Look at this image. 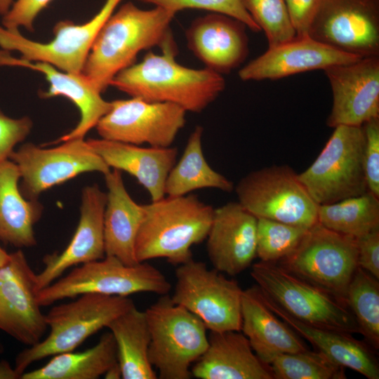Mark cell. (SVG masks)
I'll list each match as a JSON object with an SVG mask.
<instances>
[{
    "mask_svg": "<svg viewBox=\"0 0 379 379\" xmlns=\"http://www.w3.org/2000/svg\"><path fill=\"white\" fill-rule=\"evenodd\" d=\"M175 15L157 6L145 10L124 4L98 33L81 74L102 93L118 73L135 64L140 51L176 46L170 27Z\"/></svg>",
    "mask_w": 379,
    "mask_h": 379,
    "instance_id": "obj_1",
    "label": "cell"
},
{
    "mask_svg": "<svg viewBox=\"0 0 379 379\" xmlns=\"http://www.w3.org/2000/svg\"><path fill=\"white\" fill-rule=\"evenodd\" d=\"M161 52H148L142 61L118 73L110 86L131 97L175 104L194 113L201 112L224 91L222 74L177 62V46Z\"/></svg>",
    "mask_w": 379,
    "mask_h": 379,
    "instance_id": "obj_2",
    "label": "cell"
},
{
    "mask_svg": "<svg viewBox=\"0 0 379 379\" xmlns=\"http://www.w3.org/2000/svg\"><path fill=\"white\" fill-rule=\"evenodd\" d=\"M143 207L135 243L137 261L164 258L173 265L192 258L191 248L206 239L215 209L190 193L164 196Z\"/></svg>",
    "mask_w": 379,
    "mask_h": 379,
    "instance_id": "obj_3",
    "label": "cell"
},
{
    "mask_svg": "<svg viewBox=\"0 0 379 379\" xmlns=\"http://www.w3.org/2000/svg\"><path fill=\"white\" fill-rule=\"evenodd\" d=\"M76 300L54 306L45 314L48 335L20 352L14 369L20 376L34 362L72 352L91 335L135 307L128 296L86 293Z\"/></svg>",
    "mask_w": 379,
    "mask_h": 379,
    "instance_id": "obj_4",
    "label": "cell"
},
{
    "mask_svg": "<svg viewBox=\"0 0 379 379\" xmlns=\"http://www.w3.org/2000/svg\"><path fill=\"white\" fill-rule=\"evenodd\" d=\"M149 359L161 379H189L193 364L207 348L206 327L195 314L162 295L145 311Z\"/></svg>",
    "mask_w": 379,
    "mask_h": 379,
    "instance_id": "obj_5",
    "label": "cell"
},
{
    "mask_svg": "<svg viewBox=\"0 0 379 379\" xmlns=\"http://www.w3.org/2000/svg\"><path fill=\"white\" fill-rule=\"evenodd\" d=\"M171 285L164 274L146 262L128 265L113 256L81 265L36 292L41 307L86 293L128 296L138 293L168 294Z\"/></svg>",
    "mask_w": 379,
    "mask_h": 379,
    "instance_id": "obj_6",
    "label": "cell"
},
{
    "mask_svg": "<svg viewBox=\"0 0 379 379\" xmlns=\"http://www.w3.org/2000/svg\"><path fill=\"white\" fill-rule=\"evenodd\" d=\"M251 276L264 294L298 320L352 335L359 333L354 317L346 304L277 262L255 263Z\"/></svg>",
    "mask_w": 379,
    "mask_h": 379,
    "instance_id": "obj_7",
    "label": "cell"
},
{
    "mask_svg": "<svg viewBox=\"0 0 379 379\" xmlns=\"http://www.w3.org/2000/svg\"><path fill=\"white\" fill-rule=\"evenodd\" d=\"M364 145L362 126H338L314 162L298 174L318 205L368 192L364 165Z\"/></svg>",
    "mask_w": 379,
    "mask_h": 379,
    "instance_id": "obj_8",
    "label": "cell"
},
{
    "mask_svg": "<svg viewBox=\"0 0 379 379\" xmlns=\"http://www.w3.org/2000/svg\"><path fill=\"white\" fill-rule=\"evenodd\" d=\"M277 262L346 304L349 284L359 267L356 238L317 222L307 230L296 248Z\"/></svg>",
    "mask_w": 379,
    "mask_h": 379,
    "instance_id": "obj_9",
    "label": "cell"
},
{
    "mask_svg": "<svg viewBox=\"0 0 379 379\" xmlns=\"http://www.w3.org/2000/svg\"><path fill=\"white\" fill-rule=\"evenodd\" d=\"M238 202L257 218L310 228L317 222L319 205L286 165L252 171L234 187Z\"/></svg>",
    "mask_w": 379,
    "mask_h": 379,
    "instance_id": "obj_10",
    "label": "cell"
},
{
    "mask_svg": "<svg viewBox=\"0 0 379 379\" xmlns=\"http://www.w3.org/2000/svg\"><path fill=\"white\" fill-rule=\"evenodd\" d=\"M172 301L198 317L210 331H241V296L238 283L193 258L179 265Z\"/></svg>",
    "mask_w": 379,
    "mask_h": 379,
    "instance_id": "obj_11",
    "label": "cell"
},
{
    "mask_svg": "<svg viewBox=\"0 0 379 379\" xmlns=\"http://www.w3.org/2000/svg\"><path fill=\"white\" fill-rule=\"evenodd\" d=\"M9 159L17 165L20 192L29 200H38L44 191L81 173L99 172L104 175L111 170L84 139L46 149L26 142L14 149Z\"/></svg>",
    "mask_w": 379,
    "mask_h": 379,
    "instance_id": "obj_12",
    "label": "cell"
},
{
    "mask_svg": "<svg viewBox=\"0 0 379 379\" xmlns=\"http://www.w3.org/2000/svg\"><path fill=\"white\" fill-rule=\"evenodd\" d=\"M121 1L106 0L98 13L84 24L58 22L53 29L54 38L46 43L29 39L18 29L0 25V48L17 51L27 60L44 62L62 71L80 74L98 33Z\"/></svg>",
    "mask_w": 379,
    "mask_h": 379,
    "instance_id": "obj_13",
    "label": "cell"
},
{
    "mask_svg": "<svg viewBox=\"0 0 379 379\" xmlns=\"http://www.w3.org/2000/svg\"><path fill=\"white\" fill-rule=\"evenodd\" d=\"M110 103L109 110L95 127L105 140L168 147L186 124L187 112L175 104L134 97Z\"/></svg>",
    "mask_w": 379,
    "mask_h": 379,
    "instance_id": "obj_14",
    "label": "cell"
},
{
    "mask_svg": "<svg viewBox=\"0 0 379 379\" xmlns=\"http://www.w3.org/2000/svg\"><path fill=\"white\" fill-rule=\"evenodd\" d=\"M308 35L349 54L379 56V0H320Z\"/></svg>",
    "mask_w": 379,
    "mask_h": 379,
    "instance_id": "obj_15",
    "label": "cell"
},
{
    "mask_svg": "<svg viewBox=\"0 0 379 379\" xmlns=\"http://www.w3.org/2000/svg\"><path fill=\"white\" fill-rule=\"evenodd\" d=\"M36 276L21 249L0 270V330L28 347L48 328L36 299Z\"/></svg>",
    "mask_w": 379,
    "mask_h": 379,
    "instance_id": "obj_16",
    "label": "cell"
},
{
    "mask_svg": "<svg viewBox=\"0 0 379 379\" xmlns=\"http://www.w3.org/2000/svg\"><path fill=\"white\" fill-rule=\"evenodd\" d=\"M333 94L326 125L361 126L379 117V56L324 69Z\"/></svg>",
    "mask_w": 379,
    "mask_h": 379,
    "instance_id": "obj_17",
    "label": "cell"
},
{
    "mask_svg": "<svg viewBox=\"0 0 379 379\" xmlns=\"http://www.w3.org/2000/svg\"><path fill=\"white\" fill-rule=\"evenodd\" d=\"M106 203L107 193L97 184L83 188L76 231L61 253L44 257V268L36 276V292L55 281L69 267L105 256L104 214Z\"/></svg>",
    "mask_w": 379,
    "mask_h": 379,
    "instance_id": "obj_18",
    "label": "cell"
},
{
    "mask_svg": "<svg viewBox=\"0 0 379 379\" xmlns=\"http://www.w3.org/2000/svg\"><path fill=\"white\" fill-rule=\"evenodd\" d=\"M258 218L238 201L214 209L206 239V251L213 268L236 276L256 257Z\"/></svg>",
    "mask_w": 379,
    "mask_h": 379,
    "instance_id": "obj_19",
    "label": "cell"
},
{
    "mask_svg": "<svg viewBox=\"0 0 379 379\" xmlns=\"http://www.w3.org/2000/svg\"><path fill=\"white\" fill-rule=\"evenodd\" d=\"M362 58L338 51L309 35L270 47L239 71L243 81L279 79L295 74L323 69Z\"/></svg>",
    "mask_w": 379,
    "mask_h": 379,
    "instance_id": "obj_20",
    "label": "cell"
},
{
    "mask_svg": "<svg viewBox=\"0 0 379 379\" xmlns=\"http://www.w3.org/2000/svg\"><path fill=\"white\" fill-rule=\"evenodd\" d=\"M246 27L232 17L211 13L191 22L185 32L187 47L204 67L227 74L248 55Z\"/></svg>",
    "mask_w": 379,
    "mask_h": 379,
    "instance_id": "obj_21",
    "label": "cell"
},
{
    "mask_svg": "<svg viewBox=\"0 0 379 379\" xmlns=\"http://www.w3.org/2000/svg\"><path fill=\"white\" fill-rule=\"evenodd\" d=\"M0 66L21 67L43 74L49 83V88L40 93L41 98L62 96L77 107L80 112L79 121L69 132L52 142L53 145L74 139H84L88 132L95 127L110 109V102L104 100L101 93L81 73H69L47 62L15 58L10 51L4 49L0 50Z\"/></svg>",
    "mask_w": 379,
    "mask_h": 379,
    "instance_id": "obj_22",
    "label": "cell"
},
{
    "mask_svg": "<svg viewBox=\"0 0 379 379\" xmlns=\"http://www.w3.org/2000/svg\"><path fill=\"white\" fill-rule=\"evenodd\" d=\"M86 141L109 168L133 176L147 191L151 201L165 196L166 178L177 161V147H145L102 138Z\"/></svg>",
    "mask_w": 379,
    "mask_h": 379,
    "instance_id": "obj_23",
    "label": "cell"
},
{
    "mask_svg": "<svg viewBox=\"0 0 379 379\" xmlns=\"http://www.w3.org/2000/svg\"><path fill=\"white\" fill-rule=\"evenodd\" d=\"M203 354L193 364L198 379H273L270 366L262 361L241 331H211Z\"/></svg>",
    "mask_w": 379,
    "mask_h": 379,
    "instance_id": "obj_24",
    "label": "cell"
},
{
    "mask_svg": "<svg viewBox=\"0 0 379 379\" xmlns=\"http://www.w3.org/2000/svg\"><path fill=\"white\" fill-rule=\"evenodd\" d=\"M241 331L267 365L278 354L308 349L302 338L266 305L256 285L243 290Z\"/></svg>",
    "mask_w": 379,
    "mask_h": 379,
    "instance_id": "obj_25",
    "label": "cell"
},
{
    "mask_svg": "<svg viewBox=\"0 0 379 379\" xmlns=\"http://www.w3.org/2000/svg\"><path fill=\"white\" fill-rule=\"evenodd\" d=\"M107 189L104 214L105 255L124 263H138L135 243L143 215V205L136 203L126 189L121 171L113 168L104 175Z\"/></svg>",
    "mask_w": 379,
    "mask_h": 379,
    "instance_id": "obj_26",
    "label": "cell"
},
{
    "mask_svg": "<svg viewBox=\"0 0 379 379\" xmlns=\"http://www.w3.org/2000/svg\"><path fill=\"white\" fill-rule=\"evenodd\" d=\"M266 305L316 350L343 367L355 371L368 379L379 378L378 361L371 350L352 334L314 326L293 317L260 290Z\"/></svg>",
    "mask_w": 379,
    "mask_h": 379,
    "instance_id": "obj_27",
    "label": "cell"
},
{
    "mask_svg": "<svg viewBox=\"0 0 379 379\" xmlns=\"http://www.w3.org/2000/svg\"><path fill=\"white\" fill-rule=\"evenodd\" d=\"M20 180L13 161L0 163V240L19 249L36 245L34 226L44 210L39 200H29L22 194Z\"/></svg>",
    "mask_w": 379,
    "mask_h": 379,
    "instance_id": "obj_28",
    "label": "cell"
},
{
    "mask_svg": "<svg viewBox=\"0 0 379 379\" xmlns=\"http://www.w3.org/2000/svg\"><path fill=\"white\" fill-rule=\"evenodd\" d=\"M107 328L116 342L122 378H157L149 359L150 333L145 312L135 306L114 319Z\"/></svg>",
    "mask_w": 379,
    "mask_h": 379,
    "instance_id": "obj_29",
    "label": "cell"
},
{
    "mask_svg": "<svg viewBox=\"0 0 379 379\" xmlns=\"http://www.w3.org/2000/svg\"><path fill=\"white\" fill-rule=\"evenodd\" d=\"M53 356L44 366L24 372L21 379H97L118 362L117 345L110 331L88 350Z\"/></svg>",
    "mask_w": 379,
    "mask_h": 379,
    "instance_id": "obj_30",
    "label": "cell"
},
{
    "mask_svg": "<svg viewBox=\"0 0 379 379\" xmlns=\"http://www.w3.org/2000/svg\"><path fill=\"white\" fill-rule=\"evenodd\" d=\"M203 133V127L197 126L190 133L182 155L168 175L165 196L179 197L204 188L226 192L234 189L232 181L206 161L202 148Z\"/></svg>",
    "mask_w": 379,
    "mask_h": 379,
    "instance_id": "obj_31",
    "label": "cell"
},
{
    "mask_svg": "<svg viewBox=\"0 0 379 379\" xmlns=\"http://www.w3.org/2000/svg\"><path fill=\"white\" fill-rule=\"evenodd\" d=\"M317 222L336 232L359 237L379 228V197L371 192L319 205Z\"/></svg>",
    "mask_w": 379,
    "mask_h": 379,
    "instance_id": "obj_32",
    "label": "cell"
},
{
    "mask_svg": "<svg viewBox=\"0 0 379 379\" xmlns=\"http://www.w3.org/2000/svg\"><path fill=\"white\" fill-rule=\"evenodd\" d=\"M345 302L361 333L375 349L379 348V282L358 267L349 284Z\"/></svg>",
    "mask_w": 379,
    "mask_h": 379,
    "instance_id": "obj_33",
    "label": "cell"
},
{
    "mask_svg": "<svg viewBox=\"0 0 379 379\" xmlns=\"http://www.w3.org/2000/svg\"><path fill=\"white\" fill-rule=\"evenodd\" d=\"M276 379H344L345 367L309 349L277 355L269 364Z\"/></svg>",
    "mask_w": 379,
    "mask_h": 379,
    "instance_id": "obj_34",
    "label": "cell"
},
{
    "mask_svg": "<svg viewBox=\"0 0 379 379\" xmlns=\"http://www.w3.org/2000/svg\"><path fill=\"white\" fill-rule=\"evenodd\" d=\"M309 228L267 218H258L256 256L279 262L298 246Z\"/></svg>",
    "mask_w": 379,
    "mask_h": 379,
    "instance_id": "obj_35",
    "label": "cell"
},
{
    "mask_svg": "<svg viewBox=\"0 0 379 379\" xmlns=\"http://www.w3.org/2000/svg\"><path fill=\"white\" fill-rule=\"evenodd\" d=\"M251 17L263 30L268 48L293 39L295 29L284 0H241Z\"/></svg>",
    "mask_w": 379,
    "mask_h": 379,
    "instance_id": "obj_36",
    "label": "cell"
},
{
    "mask_svg": "<svg viewBox=\"0 0 379 379\" xmlns=\"http://www.w3.org/2000/svg\"><path fill=\"white\" fill-rule=\"evenodd\" d=\"M164 8L174 14L185 9H200L232 17L243 22L251 31H261L241 0H138Z\"/></svg>",
    "mask_w": 379,
    "mask_h": 379,
    "instance_id": "obj_37",
    "label": "cell"
},
{
    "mask_svg": "<svg viewBox=\"0 0 379 379\" xmlns=\"http://www.w3.org/2000/svg\"><path fill=\"white\" fill-rule=\"evenodd\" d=\"M365 135L364 165L368 191L379 197V117L362 125Z\"/></svg>",
    "mask_w": 379,
    "mask_h": 379,
    "instance_id": "obj_38",
    "label": "cell"
},
{
    "mask_svg": "<svg viewBox=\"0 0 379 379\" xmlns=\"http://www.w3.org/2000/svg\"><path fill=\"white\" fill-rule=\"evenodd\" d=\"M32 127L30 117L11 118L0 109V163L9 159L14 147L26 139Z\"/></svg>",
    "mask_w": 379,
    "mask_h": 379,
    "instance_id": "obj_39",
    "label": "cell"
},
{
    "mask_svg": "<svg viewBox=\"0 0 379 379\" xmlns=\"http://www.w3.org/2000/svg\"><path fill=\"white\" fill-rule=\"evenodd\" d=\"M52 0H15L8 11L2 16L1 25L8 29L23 27L34 30L37 15Z\"/></svg>",
    "mask_w": 379,
    "mask_h": 379,
    "instance_id": "obj_40",
    "label": "cell"
},
{
    "mask_svg": "<svg viewBox=\"0 0 379 379\" xmlns=\"http://www.w3.org/2000/svg\"><path fill=\"white\" fill-rule=\"evenodd\" d=\"M356 241L358 266L379 280V228Z\"/></svg>",
    "mask_w": 379,
    "mask_h": 379,
    "instance_id": "obj_41",
    "label": "cell"
},
{
    "mask_svg": "<svg viewBox=\"0 0 379 379\" xmlns=\"http://www.w3.org/2000/svg\"><path fill=\"white\" fill-rule=\"evenodd\" d=\"M296 36L308 35L320 0H284Z\"/></svg>",
    "mask_w": 379,
    "mask_h": 379,
    "instance_id": "obj_42",
    "label": "cell"
},
{
    "mask_svg": "<svg viewBox=\"0 0 379 379\" xmlns=\"http://www.w3.org/2000/svg\"><path fill=\"white\" fill-rule=\"evenodd\" d=\"M18 375L10 364L5 360L0 361V379H16Z\"/></svg>",
    "mask_w": 379,
    "mask_h": 379,
    "instance_id": "obj_43",
    "label": "cell"
},
{
    "mask_svg": "<svg viewBox=\"0 0 379 379\" xmlns=\"http://www.w3.org/2000/svg\"><path fill=\"white\" fill-rule=\"evenodd\" d=\"M105 379H120L122 378L121 368L117 363L112 366L103 375Z\"/></svg>",
    "mask_w": 379,
    "mask_h": 379,
    "instance_id": "obj_44",
    "label": "cell"
},
{
    "mask_svg": "<svg viewBox=\"0 0 379 379\" xmlns=\"http://www.w3.org/2000/svg\"><path fill=\"white\" fill-rule=\"evenodd\" d=\"M13 0H0V15H4L11 8Z\"/></svg>",
    "mask_w": 379,
    "mask_h": 379,
    "instance_id": "obj_45",
    "label": "cell"
},
{
    "mask_svg": "<svg viewBox=\"0 0 379 379\" xmlns=\"http://www.w3.org/2000/svg\"><path fill=\"white\" fill-rule=\"evenodd\" d=\"M10 259V253H7L0 246V270L8 262Z\"/></svg>",
    "mask_w": 379,
    "mask_h": 379,
    "instance_id": "obj_46",
    "label": "cell"
},
{
    "mask_svg": "<svg viewBox=\"0 0 379 379\" xmlns=\"http://www.w3.org/2000/svg\"><path fill=\"white\" fill-rule=\"evenodd\" d=\"M4 351V345L0 340V354H1Z\"/></svg>",
    "mask_w": 379,
    "mask_h": 379,
    "instance_id": "obj_47",
    "label": "cell"
}]
</instances>
